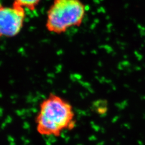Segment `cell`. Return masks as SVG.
<instances>
[{
	"label": "cell",
	"mask_w": 145,
	"mask_h": 145,
	"mask_svg": "<svg viewBox=\"0 0 145 145\" xmlns=\"http://www.w3.org/2000/svg\"><path fill=\"white\" fill-rule=\"evenodd\" d=\"M86 7L80 0H54L47 13L46 27L56 34L78 27L83 23Z\"/></svg>",
	"instance_id": "obj_2"
},
{
	"label": "cell",
	"mask_w": 145,
	"mask_h": 145,
	"mask_svg": "<svg viewBox=\"0 0 145 145\" xmlns=\"http://www.w3.org/2000/svg\"><path fill=\"white\" fill-rule=\"evenodd\" d=\"M72 105L66 99L51 93L40 104L35 119L36 130L42 136L57 137L75 126Z\"/></svg>",
	"instance_id": "obj_1"
},
{
	"label": "cell",
	"mask_w": 145,
	"mask_h": 145,
	"mask_svg": "<svg viewBox=\"0 0 145 145\" xmlns=\"http://www.w3.org/2000/svg\"><path fill=\"white\" fill-rule=\"evenodd\" d=\"M40 1L41 0H14V2L32 11L36 9Z\"/></svg>",
	"instance_id": "obj_4"
},
{
	"label": "cell",
	"mask_w": 145,
	"mask_h": 145,
	"mask_svg": "<svg viewBox=\"0 0 145 145\" xmlns=\"http://www.w3.org/2000/svg\"><path fill=\"white\" fill-rule=\"evenodd\" d=\"M25 19V8L15 2L10 7L0 3V39L20 33Z\"/></svg>",
	"instance_id": "obj_3"
}]
</instances>
